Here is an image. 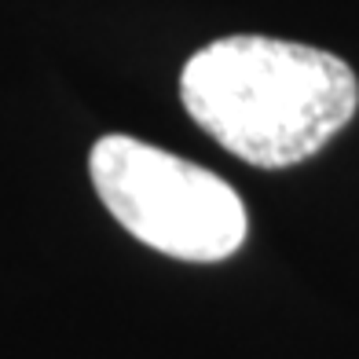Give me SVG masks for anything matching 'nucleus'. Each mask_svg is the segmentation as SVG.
I'll list each match as a JSON object with an SVG mask.
<instances>
[{
  "mask_svg": "<svg viewBox=\"0 0 359 359\" xmlns=\"http://www.w3.org/2000/svg\"><path fill=\"white\" fill-rule=\"evenodd\" d=\"M180 100L224 151L257 169H286L355 118L359 81L323 48L238 34L187 59Z\"/></svg>",
  "mask_w": 359,
  "mask_h": 359,
  "instance_id": "f257e3e1",
  "label": "nucleus"
},
{
  "mask_svg": "<svg viewBox=\"0 0 359 359\" xmlns=\"http://www.w3.org/2000/svg\"><path fill=\"white\" fill-rule=\"evenodd\" d=\"M100 202L133 238L158 253L217 264L246 242V205L235 187L136 136H103L88 154Z\"/></svg>",
  "mask_w": 359,
  "mask_h": 359,
  "instance_id": "f03ea898",
  "label": "nucleus"
}]
</instances>
